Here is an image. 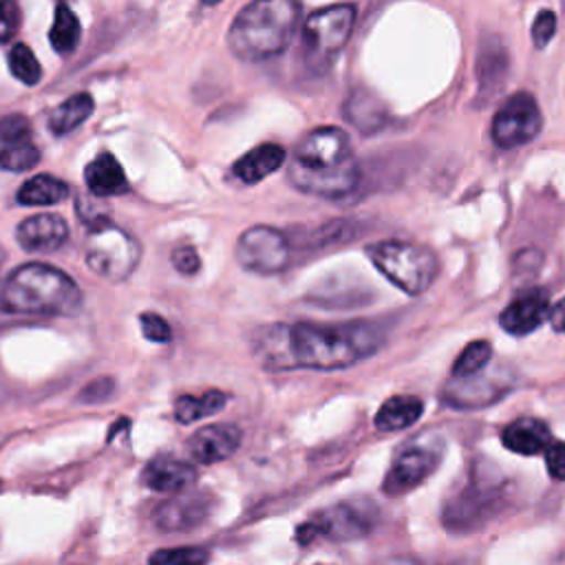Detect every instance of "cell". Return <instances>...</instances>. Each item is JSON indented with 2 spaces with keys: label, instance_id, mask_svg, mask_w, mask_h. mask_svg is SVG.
Instances as JSON below:
<instances>
[{
  "label": "cell",
  "instance_id": "cell-1",
  "mask_svg": "<svg viewBox=\"0 0 565 565\" xmlns=\"http://www.w3.org/2000/svg\"><path fill=\"white\" fill-rule=\"evenodd\" d=\"M382 342L375 327L353 324H269L254 335V358L267 369H347L369 358Z\"/></svg>",
  "mask_w": 565,
  "mask_h": 565
},
{
  "label": "cell",
  "instance_id": "cell-2",
  "mask_svg": "<svg viewBox=\"0 0 565 565\" xmlns=\"http://www.w3.org/2000/svg\"><path fill=\"white\" fill-rule=\"evenodd\" d=\"M289 181L296 190L322 199L353 192L360 181V166L347 132L335 126L311 130L294 150Z\"/></svg>",
  "mask_w": 565,
  "mask_h": 565
},
{
  "label": "cell",
  "instance_id": "cell-3",
  "mask_svg": "<svg viewBox=\"0 0 565 565\" xmlns=\"http://www.w3.org/2000/svg\"><path fill=\"white\" fill-rule=\"evenodd\" d=\"M82 291L75 280L57 267L24 263L15 267L0 291V311L26 316H75Z\"/></svg>",
  "mask_w": 565,
  "mask_h": 565
},
{
  "label": "cell",
  "instance_id": "cell-4",
  "mask_svg": "<svg viewBox=\"0 0 565 565\" xmlns=\"http://www.w3.org/2000/svg\"><path fill=\"white\" fill-rule=\"evenodd\" d=\"M300 4L294 0H256L245 4L230 24V51L243 62L280 55L294 35Z\"/></svg>",
  "mask_w": 565,
  "mask_h": 565
},
{
  "label": "cell",
  "instance_id": "cell-5",
  "mask_svg": "<svg viewBox=\"0 0 565 565\" xmlns=\"http://www.w3.org/2000/svg\"><path fill=\"white\" fill-rule=\"evenodd\" d=\"M505 505V481L492 468L475 463L468 481L457 488L441 508V525L450 534L483 530Z\"/></svg>",
  "mask_w": 565,
  "mask_h": 565
},
{
  "label": "cell",
  "instance_id": "cell-6",
  "mask_svg": "<svg viewBox=\"0 0 565 565\" xmlns=\"http://www.w3.org/2000/svg\"><path fill=\"white\" fill-rule=\"evenodd\" d=\"M366 256L395 287L411 296L424 294L439 271L437 256L428 247L406 241H382L369 245Z\"/></svg>",
  "mask_w": 565,
  "mask_h": 565
},
{
  "label": "cell",
  "instance_id": "cell-7",
  "mask_svg": "<svg viewBox=\"0 0 565 565\" xmlns=\"http://www.w3.org/2000/svg\"><path fill=\"white\" fill-rule=\"evenodd\" d=\"M355 24L353 4H331L313 11L302 26V62L311 73H324L349 42Z\"/></svg>",
  "mask_w": 565,
  "mask_h": 565
},
{
  "label": "cell",
  "instance_id": "cell-8",
  "mask_svg": "<svg viewBox=\"0 0 565 565\" xmlns=\"http://www.w3.org/2000/svg\"><path fill=\"white\" fill-rule=\"evenodd\" d=\"M84 256L93 274L110 282H121L137 269L141 247L126 230L113 225L108 218H99L86 234Z\"/></svg>",
  "mask_w": 565,
  "mask_h": 565
},
{
  "label": "cell",
  "instance_id": "cell-9",
  "mask_svg": "<svg viewBox=\"0 0 565 565\" xmlns=\"http://www.w3.org/2000/svg\"><path fill=\"white\" fill-rule=\"evenodd\" d=\"M377 519H380V512L373 501L349 499L316 512L311 519H307L298 527L296 539L300 545H309L316 539H327L338 543L358 541L369 536L375 530Z\"/></svg>",
  "mask_w": 565,
  "mask_h": 565
},
{
  "label": "cell",
  "instance_id": "cell-10",
  "mask_svg": "<svg viewBox=\"0 0 565 565\" xmlns=\"http://www.w3.org/2000/svg\"><path fill=\"white\" fill-rule=\"evenodd\" d=\"M444 459V439L433 435H417L404 444L382 481V492L388 497H402L424 483Z\"/></svg>",
  "mask_w": 565,
  "mask_h": 565
},
{
  "label": "cell",
  "instance_id": "cell-11",
  "mask_svg": "<svg viewBox=\"0 0 565 565\" xmlns=\"http://www.w3.org/2000/svg\"><path fill=\"white\" fill-rule=\"evenodd\" d=\"M543 128V115L536 99L521 90L505 99L492 119V141L503 150L525 146L539 137Z\"/></svg>",
  "mask_w": 565,
  "mask_h": 565
},
{
  "label": "cell",
  "instance_id": "cell-12",
  "mask_svg": "<svg viewBox=\"0 0 565 565\" xmlns=\"http://www.w3.org/2000/svg\"><path fill=\"white\" fill-rule=\"evenodd\" d=\"M291 245L287 236L269 225H254L236 241V260L252 274H278L287 267Z\"/></svg>",
  "mask_w": 565,
  "mask_h": 565
},
{
  "label": "cell",
  "instance_id": "cell-13",
  "mask_svg": "<svg viewBox=\"0 0 565 565\" xmlns=\"http://www.w3.org/2000/svg\"><path fill=\"white\" fill-rule=\"evenodd\" d=\"M40 161V148L33 137L31 121L24 115L0 117V168L24 172Z\"/></svg>",
  "mask_w": 565,
  "mask_h": 565
},
{
  "label": "cell",
  "instance_id": "cell-14",
  "mask_svg": "<svg viewBox=\"0 0 565 565\" xmlns=\"http://www.w3.org/2000/svg\"><path fill=\"white\" fill-rule=\"evenodd\" d=\"M212 497L205 492L177 494L157 505L152 521L163 532H183L203 523L212 510Z\"/></svg>",
  "mask_w": 565,
  "mask_h": 565
},
{
  "label": "cell",
  "instance_id": "cell-15",
  "mask_svg": "<svg viewBox=\"0 0 565 565\" xmlns=\"http://www.w3.org/2000/svg\"><path fill=\"white\" fill-rule=\"evenodd\" d=\"M550 318V296L545 289H527L519 294L499 316V324L514 338L536 331Z\"/></svg>",
  "mask_w": 565,
  "mask_h": 565
},
{
  "label": "cell",
  "instance_id": "cell-16",
  "mask_svg": "<svg viewBox=\"0 0 565 565\" xmlns=\"http://www.w3.org/2000/svg\"><path fill=\"white\" fill-rule=\"evenodd\" d=\"M510 388L508 382L486 377L483 373L466 380H450L441 391V399L450 408H486L499 402Z\"/></svg>",
  "mask_w": 565,
  "mask_h": 565
},
{
  "label": "cell",
  "instance_id": "cell-17",
  "mask_svg": "<svg viewBox=\"0 0 565 565\" xmlns=\"http://www.w3.org/2000/svg\"><path fill=\"white\" fill-rule=\"evenodd\" d=\"M241 446V430L234 424H212L199 428L185 444L188 455L199 463H218Z\"/></svg>",
  "mask_w": 565,
  "mask_h": 565
},
{
  "label": "cell",
  "instance_id": "cell-18",
  "mask_svg": "<svg viewBox=\"0 0 565 565\" xmlns=\"http://www.w3.org/2000/svg\"><path fill=\"white\" fill-rule=\"evenodd\" d=\"M15 238L26 252H55L68 238V225L60 214L42 212L24 218L18 230Z\"/></svg>",
  "mask_w": 565,
  "mask_h": 565
},
{
  "label": "cell",
  "instance_id": "cell-19",
  "mask_svg": "<svg viewBox=\"0 0 565 565\" xmlns=\"http://www.w3.org/2000/svg\"><path fill=\"white\" fill-rule=\"evenodd\" d=\"M196 481V468L172 455H159L141 470V483L154 492L181 494Z\"/></svg>",
  "mask_w": 565,
  "mask_h": 565
},
{
  "label": "cell",
  "instance_id": "cell-20",
  "mask_svg": "<svg viewBox=\"0 0 565 565\" xmlns=\"http://www.w3.org/2000/svg\"><path fill=\"white\" fill-rule=\"evenodd\" d=\"M501 444L516 455H539L552 444L550 426L536 417H519L510 422L501 433Z\"/></svg>",
  "mask_w": 565,
  "mask_h": 565
},
{
  "label": "cell",
  "instance_id": "cell-21",
  "mask_svg": "<svg viewBox=\"0 0 565 565\" xmlns=\"http://www.w3.org/2000/svg\"><path fill=\"white\" fill-rule=\"evenodd\" d=\"M84 181L95 196H117L130 190L124 168L110 152L97 154L84 170Z\"/></svg>",
  "mask_w": 565,
  "mask_h": 565
},
{
  "label": "cell",
  "instance_id": "cell-22",
  "mask_svg": "<svg viewBox=\"0 0 565 565\" xmlns=\"http://www.w3.org/2000/svg\"><path fill=\"white\" fill-rule=\"evenodd\" d=\"M285 161V148L278 143H260L245 152L236 163H234V174L243 183H258L274 170H278Z\"/></svg>",
  "mask_w": 565,
  "mask_h": 565
},
{
  "label": "cell",
  "instance_id": "cell-23",
  "mask_svg": "<svg viewBox=\"0 0 565 565\" xmlns=\"http://www.w3.org/2000/svg\"><path fill=\"white\" fill-rule=\"evenodd\" d=\"M424 413V402L417 395H393L375 413V428L395 433L413 426Z\"/></svg>",
  "mask_w": 565,
  "mask_h": 565
},
{
  "label": "cell",
  "instance_id": "cell-24",
  "mask_svg": "<svg viewBox=\"0 0 565 565\" xmlns=\"http://www.w3.org/2000/svg\"><path fill=\"white\" fill-rule=\"evenodd\" d=\"M68 196V185L53 174H35L18 190L20 205H55Z\"/></svg>",
  "mask_w": 565,
  "mask_h": 565
},
{
  "label": "cell",
  "instance_id": "cell-25",
  "mask_svg": "<svg viewBox=\"0 0 565 565\" xmlns=\"http://www.w3.org/2000/svg\"><path fill=\"white\" fill-rule=\"evenodd\" d=\"M93 113V97L88 93H75L53 108L49 117V128L55 135H66L82 126Z\"/></svg>",
  "mask_w": 565,
  "mask_h": 565
},
{
  "label": "cell",
  "instance_id": "cell-26",
  "mask_svg": "<svg viewBox=\"0 0 565 565\" xmlns=\"http://www.w3.org/2000/svg\"><path fill=\"white\" fill-rule=\"evenodd\" d=\"M227 395L221 391H205L203 395H181L174 402V417L179 424H192L196 419L210 417L223 408Z\"/></svg>",
  "mask_w": 565,
  "mask_h": 565
},
{
  "label": "cell",
  "instance_id": "cell-27",
  "mask_svg": "<svg viewBox=\"0 0 565 565\" xmlns=\"http://www.w3.org/2000/svg\"><path fill=\"white\" fill-rule=\"evenodd\" d=\"M49 38H51V46L62 55L73 53L75 46L79 44L82 24H79L77 15L71 11L68 4H57L55 7V18H53V26H51Z\"/></svg>",
  "mask_w": 565,
  "mask_h": 565
},
{
  "label": "cell",
  "instance_id": "cell-28",
  "mask_svg": "<svg viewBox=\"0 0 565 565\" xmlns=\"http://www.w3.org/2000/svg\"><path fill=\"white\" fill-rule=\"evenodd\" d=\"M490 360H492V344L488 340H475L468 347H463V351L455 360V364L450 369V377H455V380L475 377V375L483 373V369L490 364Z\"/></svg>",
  "mask_w": 565,
  "mask_h": 565
},
{
  "label": "cell",
  "instance_id": "cell-29",
  "mask_svg": "<svg viewBox=\"0 0 565 565\" xmlns=\"http://www.w3.org/2000/svg\"><path fill=\"white\" fill-rule=\"evenodd\" d=\"M7 62H9V68H11V75L18 82H22L26 86H35L40 82L42 66H40L38 57L33 55V51L26 44H22V42L13 44V49L9 51Z\"/></svg>",
  "mask_w": 565,
  "mask_h": 565
},
{
  "label": "cell",
  "instance_id": "cell-30",
  "mask_svg": "<svg viewBox=\"0 0 565 565\" xmlns=\"http://www.w3.org/2000/svg\"><path fill=\"white\" fill-rule=\"evenodd\" d=\"M210 552L205 547L185 545V547H163L150 554L148 565H205Z\"/></svg>",
  "mask_w": 565,
  "mask_h": 565
},
{
  "label": "cell",
  "instance_id": "cell-31",
  "mask_svg": "<svg viewBox=\"0 0 565 565\" xmlns=\"http://www.w3.org/2000/svg\"><path fill=\"white\" fill-rule=\"evenodd\" d=\"M556 33V15L550 9H541L532 22V40L536 49H543L552 42Z\"/></svg>",
  "mask_w": 565,
  "mask_h": 565
},
{
  "label": "cell",
  "instance_id": "cell-32",
  "mask_svg": "<svg viewBox=\"0 0 565 565\" xmlns=\"http://www.w3.org/2000/svg\"><path fill=\"white\" fill-rule=\"evenodd\" d=\"M141 331L150 342H168L172 338L170 324L159 313H141Z\"/></svg>",
  "mask_w": 565,
  "mask_h": 565
},
{
  "label": "cell",
  "instance_id": "cell-33",
  "mask_svg": "<svg viewBox=\"0 0 565 565\" xmlns=\"http://www.w3.org/2000/svg\"><path fill=\"white\" fill-rule=\"evenodd\" d=\"M20 26V9L11 0H0V44L9 42Z\"/></svg>",
  "mask_w": 565,
  "mask_h": 565
},
{
  "label": "cell",
  "instance_id": "cell-34",
  "mask_svg": "<svg viewBox=\"0 0 565 565\" xmlns=\"http://www.w3.org/2000/svg\"><path fill=\"white\" fill-rule=\"evenodd\" d=\"M543 455L547 475L554 481H565V441H552Z\"/></svg>",
  "mask_w": 565,
  "mask_h": 565
},
{
  "label": "cell",
  "instance_id": "cell-35",
  "mask_svg": "<svg viewBox=\"0 0 565 565\" xmlns=\"http://www.w3.org/2000/svg\"><path fill=\"white\" fill-rule=\"evenodd\" d=\"M172 265L177 267V271H181V274H185V276H192V274L199 271L201 258H199V254H196L194 247L181 245V247H177V249L172 252Z\"/></svg>",
  "mask_w": 565,
  "mask_h": 565
},
{
  "label": "cell",
  "instance_id": "cell-36",
  "mask_svg": "<svg viewBox=\"0 0 565 565\" xmlns=\"http://www.w3.org/2000/svg\"><path fill=\"white\" fill-rule=\"evenodd\" d=\"M550 327L556 333H565V298H561L554 307H550Z\"/></svg>",
  "mask_w": 565,
  "mask_h": 565
},
{
  "label": "cell",
  "instance_id": "cell-37",
  "mask_svg": "<svg viewBox=\"0 0 565 565\" xmlns=\"http://www.w3.org/2000/svg\"><path fill=\"white\" fill-rule=\"evenodd\" d=\"M375 565H422V563L415 558H408V556H393V558H384Z\"/></svg>",
  "mask_w": 565,
  "mask_h": 565
},
{
  "label": "cell",
  "instance_id": "cell-38",
  "mask_svg": "<svg viewBox=\"0 0 565 565\" xmlns=\"http://www.w3.org/2000/svg\"><path fill=\"white\" fill-rule=\"evenodd\" d=\"M2 263H4V252L0 249V265H2Z\"/></svg>",
  "mask_w": 565,
  "mask_h": 565
}]
</instances>
